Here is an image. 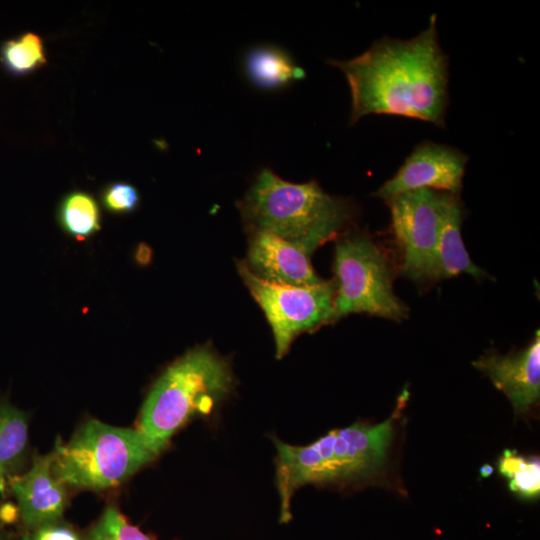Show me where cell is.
Listing matches in <instances>:
<instances>
[{
	"label": "cell",
	"instance_id": "1",
	"mask_svg": "<svg viewBox=\"0 0 540 540\" xmlns=\"http://www.w3.org/2000/svg\"><path fill=\"white\" fill-rule=\"evenodd\" d=\"M329 64L344 73L350 87V124L367 115L384 114L444 127L448 57L439 43L435 14L412 39L386 36L355 58Z\"/></svg>",
	"mask_w": 540,
	"mask_h": 540
},
{
	"label": "cell",
	"instance_id": "2",
	"mask_svg": "<svg viewBox=\"0 0 540 540\" xmlns=\"http://www.w3.org/2000/svg\"><path fill=\"white\" fill-rule=\"evenodd\" d=\"M401 396L391 416L378 424L354 423L334 429L303 446L273 438L276 449V486L280 498V521L291 518L294 493L308 484L348 485L379 474L394 437L396 415L403 407Z\"/></svg>",
	"mask_w": 540,
	"mask_h": 540
},
{
	"label": "cell",
	"instance_id": "3",
	"mask_svg": "<svg viewBox=\"0 0 540 540\" xmlns=\"http://www.w3.org/2000/svg\"><path fill=\"white\" fill-rule=\"evenodd\" d=\"M238 208L249 231H269L310 255L354 215L347 199L329 195L316 181L291 183L269 168L256 175Z\"/></svg>",
	"mask_w": 540,
	"mask_h": 540
},
{
	"label": "cell",
	"instance_id": "4",
	"mask_svg": "<svg viewBox=\"0 0 540 540\" xmlns=\"http://www.w3.org/2000/svg\"><path fill=\"white\" fill-rule=\"evenodd\" d=\"M233 388L226 359L206 345L192 349L156 380L143 402L136 430L158 456L190 418L210 414Z\"/></svg>",
	"mask_w": 540,
	"mask_h": 540
},
{
	"label": "cell",
	"instance_id": "5",
	"mask_svg": "<svg viewBox=\"0 0 540 540\" xmlns=\"http://www.w3.org/2000/svg\"><path fill=\"white\" fill-rule=\"evenodd\" d=\"M52 453L53 473L64 485L98 490L122 483L157 457L136 429L97 420L83 424L66 444L58 439Z\"/></svg>",
	"mask_w": 540,
	"mask_h": 540
},
{
	"label": "cell",
	"instance_id": "6",
	"mask_svg": "<svg viewBox=\"0 0 540 540\" xmlns=\"http://www.w3.org/2000/svg\"><path fill=\"white\" fill-rule=\"evenodd\" d=\"M334 322L352 313L401 321L407 307L395 295L385 255L370 237L348 234L335 246Z\"/></svg>",
	"mask_w": 540,
	"mask_h": 540
},
{
	"label": "cell",
	"instance_id": "7",
	"mask_svg": "<svg viewBox=\"0 0 540 540\" xmlns=\"http://www.w3.org/2000/svg\"><path fill=\"white\" fill-rule=\"evenodd\" d=\"M237 269L270 324L278 359L287 354L300 334L334 322L335 282L281 285L259 278L244 261L237 263Z\"/></svg>",
	"mask_w": 540,
	"mask_h": 540
},
{
	"label": "cell",
	"instance_id": "8",
	"mask_svg": "<svg viewBox=\"0 0 540 540\" xmlns=\"http://www.w3.org/2000/svg\"><path fill=\"white\" fill-rule=\"evenodd\" d=\"M445 192L407 191L386 200L396 239L403 250L402 273L415 281L428 280L439 236Z\"/></svg>",
	"mask_w": 540,
	"mask_h": 540
},
{
	"label": "cell",
	"instance_id": "9",
	"mask_svg": "<svg viewBox=\"0 0 540 540\" xmlns=\"http://www.w3.org/2000/svg\"><path fill=\"white\" fill-rule=\"evenodd\" d=\"M468 157L456 148L430 141L420 143L395 175L375 196L385 201L398 194L417 190H443L457 195L462 188Z\"/></svg>",
	"mask_w": 540,
	"mask_h": 540
},
{
	"label": "cell",
	"instance_id": "10",
	"mask_svg": "<svg viewBox=\"0 0 540 540\" xmlns=\"http://www.w3.org/2000/svg\"><path fill=\"white\" fill-rule=\"evenodd\" d=\"M245 264L259 278L276 284L304 286L322 281L304 249L269 231L250 230Z\"/></svg>",
	"mask_w": 540,
	"mask_h": 540
},
{
	"label": "cell",
	"instance_id": "11",
	"mask_svg": "<svg viewBox=\"0 0 540 540\" xmlns=\"http://www.w3.org/2000/svg\"><path fill=\"white\" fill-rule=\"evenodd\" d=\"M474 367L485 373L494 386L510 400L516 412H525L540 395V337L523 350L499 355L489 353L473 362Z\"/></svg>",
	"mask_w": 540,
	"mask_h": 540
},
{
	"label": "cell",
	"instance_id": "12",
	"mask_svg": "<svg viewBox=\"0 0 540 540\" xmlns=\"http://www.w3.org/2000/svg\"><path fill=\"white\" fill-rule=\"evenodd\" d=\"M52 463L53 453L37 455L28 472L10 480L20 515L30 528L55 523L64 512L65 485L55 477Z\"/></svg>",
	"mask_w": 540,
	"mask_h": 540
},
{
	"label": "cell",
	"instance_id": "13",
	"mask_svg": "<svg viewBox=\"0 0 540 540\" xmlns=\"http://www.w3.org/2000/svg\"><path fill=\"white\" fill-rule=\"evenodd\" d=\"M462 205L457 195L445 193L442 223L428 280L438 281L467 273L477 279L486 273L476 266L461 236Z\"/></svg>",
	"mask_w": 540,
	"mask_h": 540
},
{
	"label": "cell",
	"instance_id": "14",
	"mask_svg": "<svg viewBox=\"0 0 540 540\" xmlns=\"http://www.w3.org/2000/svg\"><path fill=\"white\" fill-rule=\"evenodd\" d=\"M246 75L261 89L281 88L305 77V71L283 49L273 45L251 48L245 56Z\"/></svg>",
	"mask_w": 540,
	"mask_h": 540
},
{
	"label": "cell",
	"instance_id": "15",
	"mask_svg": "<svg viewBox=\"0 0 540 540\" xmlns=\"http://www.w3.org/2000/svg\"><path fill=\"white\" fill-rule=\"evenodd\" d=\"M57 218L61 228L77 240H85L100 229L99 205L85 191L66 194L59 203Z\"/></svg>",
	"mask_w": 540,
	"mask_h": 540
},
{
	"label": "cell",
	"instance_id": "16",
	"mask_svg": "<svg viewBox=\"0 0 540 540\" xmlns=\"http://www.w3.org/2000/svg\"><path fill=\"white\" fill-rule=\"evenodd\" d=\"M46 61L43 39L33 32L8 39L0 46L2 67L15 76L28 75L42 67Z\"/></svg>",
	"mask_w": 540,
	"mask_h": 540
},
{
	"label": "cell",
	"instance_id": "17",
	"mask_svg": "<svg viewBox=\"0 0 540 540\" xmlns=\"http://www.w3.org/2000/svg\"><path fill=\"white\" fill-rule=\"evenodd\" d=\"M28 442V420L24 412L7 402L0 403V466L6 472L19 463Z\"/></svg>",
	"mask_w": 540,
	"mask_h": 540
},
{
	"label": "cell",
	"instance_id": "18",
	"mask_svg": "<svg viewBox=\"0 0 540 540\" xmlns=\"http://www.w3.org/2000/svg\"><path fill=\"white\" fill-rule=\"evenodd\" d=\"M500 474L508 479L509 489L526 499L538 497L540 493V462L536 457H527L514 450H505L498 460Z\"/></svg>",
	"mask_w": 540,
	"mask_h": 540
},
{
	"label": "cell",
	"instance_id": "19",
	"mask_svg": "<svg viewBox=\"0 0 540 540\" xmlns=\"http://www.w3.org/2000/svg\"><path fill=\"white\" fill-rule=\"evenodd\" d=\"M86 540H152V538L130 524L117 507L109 506L92 527Z\"/></svg>",
	"mask_w": 540,
	"mask_h": 540
},
{
	"label": "cell",
	"instance_id": "20",
	"mask_svg": "<svg viewBox=\"0 0 540 540\" xmlns=\"http://www.w3.org/2000/svg\"><path fill=\"white\" fill-rule=\"evenodd\" d=\"M138 190L126 182H113L106 185L101 192L104 208L113 214L131 213L139 205Z\"/></svg>",
	"mask_w": 540,
	"mask_h": 540
},
{
	"label": "cell",
	"instance_id": "21",
	"mask_svg": "<svg viewBox=\"0 0 540 540\" xmlns=\"http://www.w3.org/2000/svg\"><path fill=\"white\" fill-rule=\"evenodd\" d=\"M23 540H81L78 534L68 526L55 523L46 524L36 528L31 535L24 536Z\"/></svg>",
	"mask_w": 540,
	"mask_h": 540
},
{
	"label": "cell",
	"instance_id": "22",
	"mask_svg": "<svg viewBox=\"0 0 540 540\" xmlns=\"http://www.w3.org/2000/svg\"><path fill=\"white\" fill-rule=\"evenodd\" d=\"M18 514H20L19 509L12 504H5L0 508V520L3 522H13Z\"/></svg>",
	"mask_w": 540,
	"mask_h": 540
},
{
	"label": "cell",
	"instance_id": "23",
	"mask_svg": "<svg viewBox=\"0 0 540 540\" xmlns=\"http://www.w3.org/2000/svg\"><path fill=\"white\" fill-rule=\"evenodd\" d=\"M135 259L139 264H147L150 260V251L147 246L141 244L135 251Z\"/></svg>",
	"mask_w": 540,
	"mask_h": 540
},
{
	"label": "cell",
	"instance_id": "24",
	"mask_svg": "<svg viewBox=\"0 0 540 540\" xmlns=\"http://www.w3.org/2000/svg\"><path fill=\"white\" fill-rule=\"evenodd\" d=\"M4 473H5V471H4V470L2 469V467L0 466V489L3 488Z\"/></svg>",
	"mask_w": 540,
	"mask_h": 540
},
{
	"label": "cell",
	"instance_id": "25",
	"mask_svg": "<svg viewBox=\"0 0 540 540\" xmlns=\"http://www.w3.org/2000/svg\"><path fill=\"white\" fill-rule=\"evenodd\" d=\"M0 540H3V539H0Z\"/></svg>",
	"mask_w": 540,
	"mask_h": 540
}]
</instances>
